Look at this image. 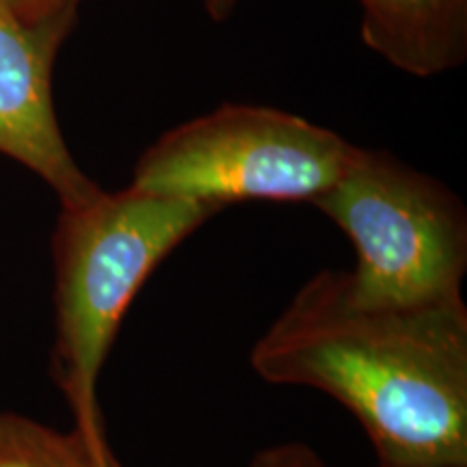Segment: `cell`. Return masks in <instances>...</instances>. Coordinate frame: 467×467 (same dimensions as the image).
Instances as JSON below:
<instances>
[{
	"label": "cell",
	"mask_w": 467,
	"mask_h": 467,
	"mask_svg": "<svg viewBox=\"0 0 467 467\" xmlns=\"http://www.w3.org/2000/svg\"><path fill=\"white\" fill-rule=\"evenodd\" d=\"M266 383L329 394L359 420L385 463L467 465L463 295L370 303L347 273L323 271L251 348Z\"/></svg>",
	"instance_id": "1"
},
{
	"label": "cell",
	"mask_w": 467,
	"mask_h": 467,
	"mask_svg": "<svg viewBox=\"0 0 467 467\" xmlns=\"http://www.w3.org/2000/svg\"><path fill=\"white\" fill-rule=\"evenodd\" d=\"M219 213L128 186L100 191L58 214L55 255V347L50 370L74 413V429L107 441L98 379L128 307L154 268Z\"/></svg>",
	"instance_id": "2"
},
{
	"label": "cell",
	"mask_w": 467,
	"mask_h": 467,
	"mask_svg": "<svg viewBox=\"0 0 467 467\" xmlns=\"http://www.w3.org/2000/svg\"><path fill=\"white\" fill-rule=\"evenodd\" d=\"M347 234L358 266L353 295L370 303H431L461 295L467 217L452 191L385 151L359 150L312 202Z\"/></svg>",
	"instance_id": "3"
},
{
	"label": "cell",
	"mask_w": 467,
	"mask_h": 467,
	"mask_svg": "<svg viewBox=\"0 0 467 467\" xmlns=\"http://www.w3.org/2000/svg\"><path fill=\"white\" fill-rule=\"evenodd\" d=\"M358 148L340 134L277 109L225 104L156 141L130 186L221 210L244 200L314 202Z\"/></svg>",
	"instance_id": "4"
},
{
	"label": "cell",
	"mask_w": 467,
	"mask_h": 467,
	"mask_svg": "<svg viewBox=\"0 0 467 467\" xmlns=\"http://www.w3.org/2000/svg\"><path fill=\"white\" fill-rule=\"evenodd\" d=\"M74 22L31 25L0 0V154L46 180L61 208L102 191L76 165L52 102V67Z\"/></svg>",
	"instance_id": "5"
},
{
	"label": "cell",
	"mask_w": 467,
	"mask_h": 467,
	"mask_svg": "<svg viewBox=\"0 0 467 467\" xmlns=\"http://www.w3.org/2000/svg\"><path fill=\"white\" fill-rule=\"evenodd\" d=\"M364 44L402 72L435 76L467 52V0H359Z\"/></svg>",
	"instance_id": "6"
},
{
	"label": "cell",
	"mask_w": 467,
	"mask_h": 467,
	"mask_svg": "<svg viewBox=\"0 0 467 467\" xmlns=\"http://www.w3.org/2000/svg\"><path fill=\"white\" fill-rule=\"evenodd\" d=\"M0 467H119L107 441L78 429L61 433L17 413H0Z\"/></svg>",
	"instance_id": "7"
},
{
	"label": "cell",
	"mask_w": 467,
	"mask_h": 467,
	"mask_svg": "<svg viewBox=\"0 0 467 467\" xmlns=\"http://www.w3.org/2000/svg\"><path fill=\"white\" fill-rule=\"evenodd\" d=\"M249 467H327L306 443H279L254 454Z\"/></svg>",
	"instance_id": "8"
},
{
	"label": "cell",
	"mask_w": 467,
	"mask_h": 467,
	"mask_svg": "<svg viewBox=\"0 0 467 467\" xmlns=\"http://www.w3.org/2000/svg\"><path fill=\"white\" fill-rule=\"evenodd\" d=\"M17 17L31 25L76 17L80 0H3Z\"/></svg>",
	"instance_id": "9"
},
{
	"label": "cell",
	"mask_w": 467,
	"mask_h": 467,
	"mask_svg": "<svg viewBox=\"0 0 467 467\" xmlns=\"http://www.w3.org/2000/svg\"><path fill=\"white\" fill-rule=\"evenodd\" d=\"M236 3L238 0H203V5H206L208 14L214 22L227 20L232 16L234 7H236Z\"/></svg>",
	"instance_id": "10"
},
{
	"label": "cell",
	"mask_w": 467,
	"mask_h": 467,
	"mask_svg": "<svg viewBox=\"0 0 467 467\" xmlns=\"http://www.w3.org/2000/svg\"><path fill=\"white\" fill-rule=\"evenodd\" d=\"M377 467H467V465H452V463H385V461H379Z\"/></svg>",
	"instance_id": "11"
}]
</instances>
